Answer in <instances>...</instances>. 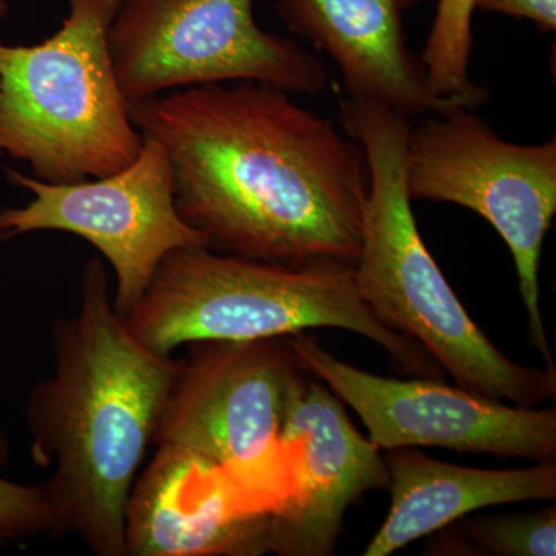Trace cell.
<instances>
[{
	"mask_svg": "<svg viewBox=\"0 0 556 556\" xmlns=\"http://www.w3.org/2000/svg\"><path fill=\"white\" fill-rule=\"evenodd\" d=\"M475 9L532 21L541 31L556 30V0H475Z\"/></svg>",
	"mask_w": 556,
	"mask_h": 556,
	"instance_id": "cell-18",
	"label": "cell"
},
{
	"mask_svg": "<svg viewBox=\"0 0 556 556\" xmlns=\"http://www.w3.org/2000/svg\"><path fill=\"white\" fill-rule=\"evenodd\" d=\"M54 372L31 388L25 420L47 482L53 532L98 556H126L124 519L179 368L139 342L110 298L100 258L80 274L79 309L51 327Z\"/></svg>",
	"mask_w": 556,
	"mask_h": 556,
	"instance_id": "cell-2",
	"label": "cell"
},
{
	"mask_svg": "<svg viewBox=\"0 0 556 556\" xmlns=\"http://www.w3.org/2000/svg\"><path fill=\"white\" fill-rule=\"evenodd\" d=\"M10 456V442L0 428V468ZM53 532L46 486L20 484L0 477V546Z\"/></svg>",
	"mask_w": 556,
	"mask_h": 556,
	"instance_id": "cell-17",
	"label": "cell"
},
{
	"mask_svg": "<svg viewBox=\"0 0 556 556\" xmlns=\"http://www.w3.org/2000/svg\"><path fill=\"white\" fill-rule=\"evenodd\" d=\"M390 510L364 556H390L413 541L455 525L481 508L556 500V463L485 470L455 466L416 452L387 450Z\"/></svg>",
	"mask_w": 556,
	"mask_h": 556,
	"instance_id": "cell-14",
	"label": "cell"
},
{
	"mask_svg": "<svg viewBox=\"0 0 556 556\" xmlns=\"http://www.w3.org/2000/svg\"><path fill=\"white\" fill-rule=\"evenodd\" d=\"M340 124L368 164L369 190L354 273L380 324L426 348L456 386L518 407L556 396V368L522 367L493 345L431 257L405 181L408 118L375 102L346 98Z\"/></svg>",
	"mask_w": 556,
	"mask_h": 556,
	"instance_id": "cell-3",
	"label": "cell"
},
{
	"mask_svg": "<svg viewBox=\"0 0 556 556\" xmlns=\"http://www.w3.org/2000/svg\"><path fill=\"white\" fill-rule=\"evenodd\" d=\"M7 13H9V3L7 0H0V21L7 16Z\"/></svg>",
	"mask_w": 556,
	"mask_h": 556,
	"instance_id": "cell-19",
	"label": "cell"
},
{
	"mask_svg": "<svg viewBox=\"0 0 556 556\" xmlns=\"http://www.w3.org/2000/svg\"><path fill=\"white\" fill-rule=\"evenodd\" d=\"M475 10V0H439L433 27L420 56L431 91L441 100L455 101L470 110L489 100L486 90L475 86L468 75Z\"/></svg>",
	"mask_w": 556,
	"mask_h": 556,
	"instance_id": "cell-16",
	"label": "cell"
},
{
	"mask_svg": "<svg viewBox=\"0 0 556 556\" xmlns=\"http://www.w3.org/2000/svg\"><path fill=\"white\" fill-rule=\"evenodd\" d=\"M281 444L295 490L270 517V554L332 555L350 507L368 492L388 489L386 459L354 427L340 399L308 372L289 405Z\"/></svg>",
	"mask_w": 556,
	"mask_h": 556,
	"instance_id": "cell-11",
	"label": "cell"
},
{
	"mask_svg": "<svg viewBox=\"0 0 556 556\" xmlns=\"http://www.w3.org/2000/svg\"><path fill=\"white\" fill-rule=\"evenodd\" d=\"M300 367L350 405L380 450L444 447L460 453L556 457V408L518 407L437 378H386L328 353L305 332L285 336Z\"/></svg>",
	"mask_w": 556,
	"mask_h": 556,
	"instance_id": "cell-10",
	"label": "cell"
},
{
	"mask_svg": "<svg viewBox=\"0 0 556 556\" xmlns=\"http://www.w3.org/2000/svg\"><path fill=\"white\" fill-rule=\"evenodd\" d=\"M5 177L35 199L0 211V237L61 230L89 241L115 273L112 303L121 317L137 306L172 251L211 248L203 233L179 217L169 155L148 135L137 161L110 177L54 185L9 167Z\"/></svg>",
	"mask_w": 556,
	"mask_h": 556,
	"instance_id": "cell-9",
	"label": "cell"
},
{
	"mask_svg": "<svg viewBox=\"0 0 556 556\" xmlns=\"http://www.w3.org/2000/svg\"><path fill=\"white\" fill-rule=\"evenodd\" d=\"M422 2L276 0V9L289 30L338 65L350 98L375 102L409 119L460 105L431 91L422 61L408 49L404 16Z\"/></svg>",
	"mask_w": 556,
	"mask_h": 556,
	"instance_id": "cell-13",
	"label": "cell"
},
{
	"mask_svg": "<svg viewBox=\"0 0 556 556\" xmlns=\"http://www.w3.org/2000/svg\"><path fill=\"white\" fill-rule=\"evenodd\" d=\"M405 181L409 200L470 208L503 237L517 266L530 343L555 367L540 308L541 252L556 214L555 138L514 144L457 105L409 129Z\"/></svg>",
	"mask_w": 556,
	"mask_h": 556,
	"instance_id": "cell-7",
	"label": "cell"
},
{
	"mask_svg": "<svg viewBox=\"0 0 556 556\" xmlns=\"http://www.w3.org/2000/svg\"><path fill=\"white\" fill-rule=\"evenodd\" d=\"M186 346L153 444L177 445L217 468L244 510L276 514L294 496L281 431L305 369L285 338Z\"/></svg>",
	"mask_w": 556,
	"mask_h": 556,
	"instance_id": "cell-6",
	"label": "cell"
},
{
	"mask_svg": "<svg viewBox=\"0 0 556 556\" xmlns=\"http://www.w3.org/2000/svg\"><path fill=\"white\" fill-rule=\"evenodd\" d=\"M123 0H68L60 30L35 46L0 40V156L72 185L134 164L144 135L116 79L109 30Z\"/></svg>",
	"mask_w": 556,
	"mask_h": 556,
	"instance_id": "cell-5",
	"label": "cell"
},
{
	"mask_svg": "<svg viewBox=\"0 0 556 556\" xmlns=\"http://www.w3.org/2000/svg\"><path fill=\"white\" fill-rule=\"evenodd\" d=\"M455 530L431 541L434 555L555 556L556 508L501 517L460 518Z\"/></svg>",
	"mask_w": 556,
	"mask_h": 556,
	"instance_id": "cell-15",
	"label": "cell"
},
{
	"mask_svg": "<svg viewBox=\"0 0 556 556\" xmlns=\"http://www.w3.org/2000/svg\"><path fill=\"white\" fill-rule=\"evenodd\" d=\"M270 517L244 510L200 456L160 444L127 497L126 556L270 554Z\"/></svg>",
	"mask_w": 556,
	"mask_h": 556,
	"instance_id": "cell-12",
	"label": "cell"
},
{
	"mask_svg": "<svg viewBox=\"0 0 556 556\" xmlns=\"http://www.w3.org/2000/svg\"><path fill=\"white\" fill-rule=\"evenodd\" d=\"M109 51L129 104L230 80L305 94L328 84L313 53L258 27L254 0H123L110 25Z\"/></svg>",
	"mask_w": 556,
	"mask_h": 556,
	"instance_id": "cell-8",
	"label": "cell"
},
{
	"mask_svg": "<svg viewBox=\"0 0 556 556\" xmlns=\"http://www.w3.org/2000/svg\"><path fill=\"white\" fill-rule=\"evenodd\" d=\"M124 320L139 342L160 354L207 340L346 329L383 348L404 375H442L426 348L380 324L358 292L354 266L343 263L288 266L204 247L175 249Z\"/></svg>",
	"mask_w": 556,
	"mask_h": 556,
	"instance_id": "cell-4",
	"label": "cell"
},
{
	"mask_svg": "<svg viewBox=\"0 0 556 556\" xmlns=\"http://www.w3.org/2000/svg\"><path fill=\"white\" fill-rule=\"evenodd\" d=\"M129 112L166 149L179 217L211 249L278 265H356L368 164L331 119L255 80L166 91Z\"/></svg>",
	"mask_w": 556,
	"mask_h": 556,
	"instance_id": "cell-1",
	"label": "cell"
}]
</instances>
